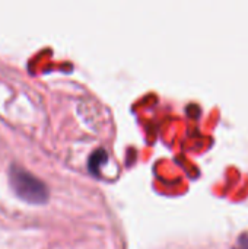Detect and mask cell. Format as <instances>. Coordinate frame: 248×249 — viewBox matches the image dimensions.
<instances>
[{
    "mask_svg": "<svg viewBox=\"0 0 248 249\" xmlns=\"http://www.w3.org/2000/svg\"><path fill=\"white\" fill-rule=\"evenodd\" d=\"M10 185L15 194L26 203L31 204H44L48 200V190L42 181H39L35 175L19 168L16 165L10 166L9 171Z\"/></svg>",
    "mask_w": 248,
    "mask_h": 249,
    "instance_id": "cell-1",
    "label": "cell"
},
{
    "mask_svg": "<svg viewBox=\"0 0 248 249\" xmlns=\"http://www.w3.org/2000/svg\"><path fill=\"white\" fill-rule=\"evenodd\" d=\"M232 249H248V232H243L237 238V241H235Z\"/></svg>",
    "mask_w": 248,
    "mask_h": 249,
    "instance_id": "cell-2",
    "label": "cell"
}]
</instances>
